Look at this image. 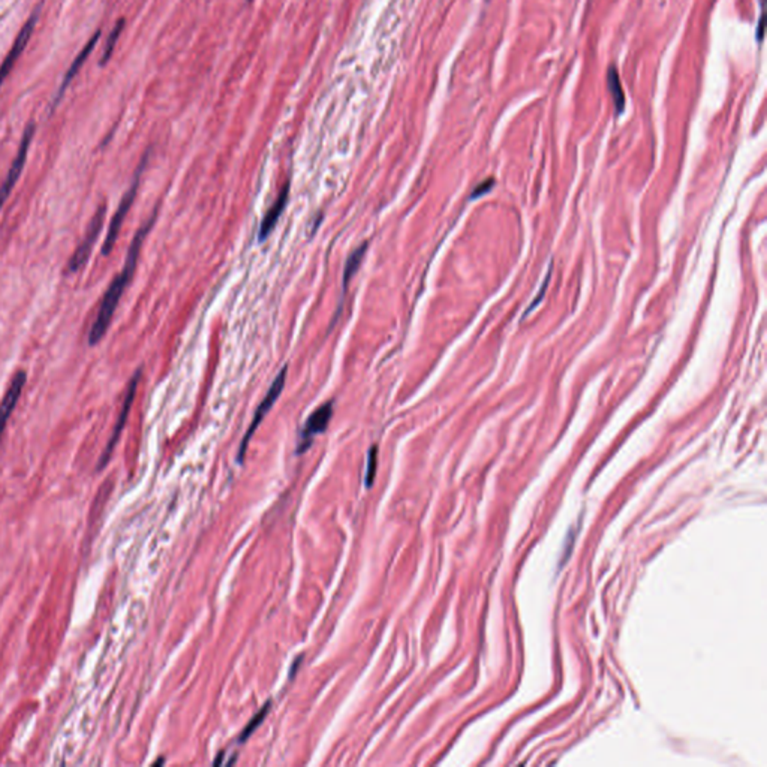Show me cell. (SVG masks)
<instances>
[{
	"label": "cell",
	"mask_w": 767,
	"mask_h": 767,
	"mask_svg": "<svg viewBox=\"0 0 767 767\" xmlns=\"http://www.w3.org/2000/svg\"><path fill=\"white\" fill-rule=\"evenodd\" d=\"M156 216H158V209H154L153 213H152V216L143 223V227L137 231V234H135V237L131 243V246H129L128 255H126V261H124V266H123L122 271L113 279V282L110 284L108 289L105 291V294L102 297V302H101L99 309H98V314H96L95 321L90 327L89 336H87V342H89L90 346L98 345L104 339V336L106 334V332H108V328H110L111 321H113V316H114L115 310H118V306L120 303V298L124 293V289L128 288L129 282L132 280L135 268H137V263H138V257H140V250H141L143 243L150 232L154 220H156Z\"/></svg>",
	"instance_id": "obj_1"
},
{
	"label": "cell",
	"mask_w": 767,
	"mask_h": 767,
	"mask_svg": "<svg viewBox=\"0 0 767 767\" xmlns=\"http://www.w3.org/2000/svg\"><path fill=\"white\" fill-rule=\"evenodd\" d=\"M147 161H149V152L143 156L137 171H135V176H134L131 186H129L128 191H126V193H124L120 204H119L118 211L114 213V216L111 219V223L108 227V232H106L105 240L102 243V255L104 257L110 255L114 245H115V240H118V237H119V232H120V228H122L123 222L126 219V215L129 213L131 206L134 204V200H135V197H137V192H138V188H140V180H141L145 165H147Z\"/></svg>",
	"instance_id": "obj_2"
},
{
	"label": "cell",
	"mask_w": 767,
	"mask_h": 767,
	"mask_svg": "<svg viewBox=\"0 0 767 767\" xmlns=\"http://www.w3.org/2000/svg\"><path fill=\"white\" fill-rule=\"evenodd\" d=\"M105 213H106V206H105V202H102L101 206L98 207V210L95 211V215L90 219L89 225H87L84 237H83L81 243L79 245V248L75 249V252L71 255L70 261H67L66 270H65L66 275L79 273V271L87 264V261H89V258H90L95 243L101 234L104 219H105Z\"/></svg>",
	"instance_id": "obj_3"
},
{
	"label": "cell",
	"mask_w": 767,
	"mask_h": 767,
	"mask_svg": "<svg viewBox=\"0 0 767 767\" xmlns=\"http://www.w3.org/2000/svg\"><path fill=\"white\" fill-rule=\"evenodd\" d=\"M286 373H288V367H284L282 371H280V372L277 373V376L275 378L273 384L270 385L268 391H267L266 397L263 399V402L259 403L258 410H257V412H255V415H254V420H252V423H250V426H249V429H248V432H246V435H245V438H243V441H241V444H240V449H239V453H237V462H239V463H241L243 459H245L246 451H248V446H249V442H250V439H252V436H254L255 430L258 429V426H259L261 423H263V420L266 419V415L270 412V410H271V407H273L275 402L277 401V397H279L280 394H282L284 387H285V382H286Z\"/></svg>",
	"instance_id": "obj_4"
},
{
	"label": "cell",
	"mask_w": 767,
	"mask_h": 767,
	"mask_svg": "<svg viewBox=\"0 0 767 767\" xmlns=\"http://www.w3.org/2000/svg\"><path fill=\"white\" fill-rule=\"evenodd\" d=\"M141 375H143V369L138 367L137 371H135V373L132 375L131 381L128 384V388H126V394H124V401H123V405H122V410H120V414L118 417V421H115V426L113 429V433H111V438L108 439V444H106L105 450L101 455V459L98 462V471H102L105 468V465L108 463L111 454H113V450L115 444H118L120 435L124 429V424H126V420H128L129 417V412H131V407L134 405V401H135V396H137V390H138V384L141 381Z\"/></svg>",
	"instance_id": "obj_5"
},
{
	"label": "cell",
	"mask_w": 767,
	"mask_h": 767,
	"mask_svg": "<svg viewBox=\"0 0 767 767\" xmlns=\"http://www.w3.org/2000/svg\"><path fill=\"white\" fill-rule=\"evenodd\" d=\"M35 132H36V124L33 122H31L27 124V128L24 129L20 147H18V152H17L15 158L13 161L11 168H9L3 183L0 184V210H2V207L5 206L6 200L9 198V195H11V192L15 188L18 179H20V176H22V171L24 168V165H26L29 149H31V144H32V140L35 137Z\"/></svg>",
	"instance_id": "obj_6"
},
{
	"label": "cell",
	"mask_w": 767,
	"mask_h": 767,
	"mask_svg": "<svg viewBox=\"0 0 767 767\" xmlns=\"http://www.w3.org/2000/svg\"><path fill=\"white\" fill-rule=\"evenodd\" d=\"M41 5L38 6L33 14L29 17V20L24 23L23 29L20 31V33H18V36L15 38L14 41V45L11 47V50H9L8 56L5 57V60L2 63V66H0V87L3 86L5 80L8 79V75L11 74L14 65L17 63L18 57L22 56V53L26 50V47L29 44V41H31V38L33 35V31L36 27V23L38 20H40V13H41Z\"/></svg>",
	"instance_id": "obj_7"
},
{
	"label": "cell",
	"mask_w": 767,
	"mask_h": 767,
	"mask_svg": "<svg viewBox=\"0 0 767 767\" xmlns=\"http://www.w3.org/2000/svg\"><path fill=\"white\" fill-rule=\"evenodd\" d=\"M332 417H333V402H325L324 405H321L318 410L312 412V415L309 417L305 424L302 435H300L297 454L305 453L310 446V444H312L315 436L325 432L330 420H332Z\"/></svg>",
	"instance_id": "obj_8"
},
{
	"label": "cell",
	"mask_w": 767,
	"mask_h": 767,
	"mask_svg": "<svg viewBox=\"0 0 767 767\" xmlns=\"http://www.w3.org/2000/svg\"><path fill=\"white\" fill-rule=\"evenodd\" d=\"M26 382H27L26 371L15 372L11 382H9V385L6 388L2 401H0V439H2L3 432L6 429V424H8L9 419H11L13 412L15 411L18 401H20Z\"/></svg>",
	"instance_id": "obj_9"
},
{
	"label": "cell",
	"mask_w": 767,
	"mask_h": 767,
	"mask_svg": "<svg viewBox=\"0 0 767 767\" xmlns=\"http://www.w3.org/2000/svg\"><path fill=\"white\" fill-rule=\"evenodd\" d=\"M101 35H102L101 31H98L96 33H93V36L90 38L89 42H87V44L84 45V48L80 51V54L75 57V60H72V65L70 66V70L66 71V74H65V76H63V80H62V83H60V86H59V89H57L56 95L53 96V101H51V104H50V113H53V111L57 108V105L60 104V101H62V98H63V95H65L66 89H67V87H70V84L72 83V80L75 79L76 74L80 72L81 66L86 63V60L89 59V56L92 54V51H93V48L96 47V44H98Z\"/></svg>",
	"instance_id": "obj_10"
},
{
	"label": "cell",
	"mask_w": 767,
	"mask_h": 767,
	"mask_svg": "<svg viewBox=\"0 0 767 767\" xmlns=\"http://www.w3.org/2000/svg\"><path fill=\"white\" fill-rule=\"evenodd\" d=\"M288 195H289V183L286 181L284 184L282 191H280L277 200L273 202V206L270 207V210L267 211V215L264 216L263 222H261V228H259V240L264 241L271 231H273V228L276 227V223L280 218V215H282V211L286 206L288 202Z\"/></svg>",
	"instance_id": "obj_11"
},
{
	"label": "cell",
	"mask_w": 767,
	"mask_h": 767,
	"mask_svg": "<svg viewBox=\"0 0 767 767\" xmlns=\"http://www.w3.org/2000/svg\"><path fill=\"white\" fill-rule=\"evenodd\" d=\"M367 243H363L362 246H358L351 255L348 257L346 259V264H345V268H344V277H342V286H344V296L346 294V289H348V285L349 282H351V279L354 277V275L357 273V270L360 268L362 263H363V258L366 255L367 252Z\"/></svg>",
	"instance_id": "obj_12"
},
{
	"label": "cell",
	"mask_w": 767,
	"mask_h": 767,
	"mask_svg": "<svg viewBox=\"0 0 767 767\" xmlns=\"http://www.w3.org/2000/svg\"><path fill=\"white\" fill-rule=\"evenodd\" d=\"M607 87H608V92L611 95V99H613L616 113L617 114L624 113V110H625V95H624V90H622V86H620V80H619V75H617V71H616L615 66H608V70H607Z\"/></svg>",
	"instance_id": "obj_13"
},
{
	"label": "cell",
	"mask_w": 767,
	"mask_h": 767,
	"mask_svg": "<svg viewBox=\"0 0 767 767\" xmlns=\"http://www.w3.org/2000/svg\"><path fill=\"white\" fill-rule=\"evenodd\" d=\"M123 27H124V20H123V18H120V20H119L118 23H115V26L113 27V31L110 32L108 40H106V44H105V47H104V53H102L101 60H99V65H101V66H104V65H106V63L110 62L111 56H113V51H114V48H115V44H118L119 36H120V33L123 32Z\"/></svg>",
	"instance_id": "obj_14"
},
{
	"label": "cell",
	"mask_w": 767,
	"mask_h": 767,
	"mask_svg": "<svg viewBox=\"0 0 767 767\" xmlns=\"http://www.w3.org/2000/svg\"><path fill=\"white\" fill-rule=\"evenodd\" d=\"M270 706H271V702H267V703L263 706V709H261V711H259L254 718H252V720L249 721V724H248L245 728H243V732H241V734H240V737H239V743H245V742L249 739V737L252 736V733H254V732L257 730V728H258L261 724H263L266 715H267L268 711H270Z\"/></svg>",
	"instance_id": "obj_15"
},
{
	"label": "cell",
	"mask_w": 767,
	"mask_h": 767,
	"mask_svg": "<svg viewBox=\"0 0 767 767\" xmlns=\"http://www.w3.org/2000/svg\"><path fill=\"white\" fill-rule=\"evenodd\" d=\"M376 468H378V446L373 445L371 446V450H369V454H367V468H366L367 487H372L375 475H376Z\"/></svg>",
	"instance_id": "obj_16"
},
{
	"label": "cell",
	"mask_w": 767,
	"mask_h": 767,
	"mask_svg": "<svg viewBox=\"0 0 767 767\" xmlns=\"http://www.w3.org/2000/svg\"><path fill=\"white\" fill-rule=\"evenodd\" d=\"M492 186H493V180H492V179H489L487 181H484V183H481V184H480V186H478L477 189H475V191H474V193H472V200H475V198H478V197H481V195H483V193H485V192H487V191H490V188H492Z\"/></svg>",
	"instance_id": "obj_17"
},
{
	"label": "cell",
	"mask_w": 767,
	"mask_h": 767,
	"mask_svg": "<svg viewBox=\"0 0 767 767\" xmlns=\"http://www.w3.org/2000/svg\"><path fill=\"white\" fill-rule=\"evenodd\" d=\"M757 38H759V41L763 40V14L760 17V22H759V32H757Z\"/></svg>",
	"instance_id": "obj_18"
},
{
	"label": "cell",
	"mask_w": 767,
	"mask_h": 767,
	"mask_svg": "<svg viewBox=\"0 0 767 767\" xmlns=\"http://www.w3.org/2000/svg\"><path fill=\"white\" fill-rule=\"evenodd\" d=\"M222 760H223V754H219V757H218V759L215 760V764H216V766H219Z\"/></svg>",
	"instance_id": "obj_19"
}]
</instances>
